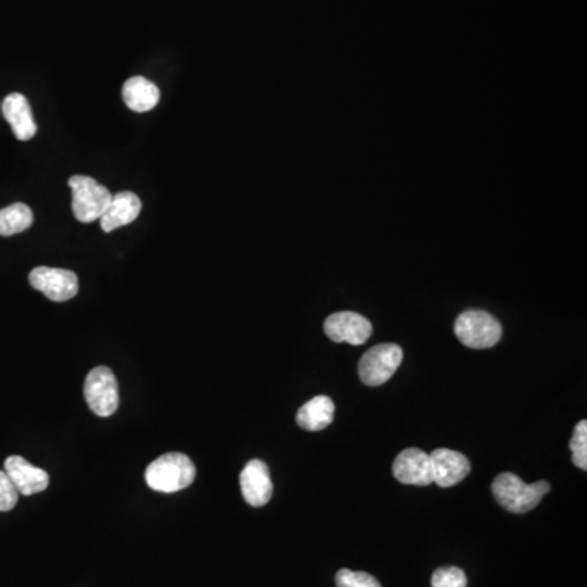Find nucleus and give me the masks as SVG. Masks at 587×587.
I'll list each match as a JSON object with an SVG mask.
<instances>
[{
  "label": "nucleus",
  "mask_w": 587,
  "mask_h": 587,
  "mask_svg": "<svg viewBox=\"0 0 587 587\" xmlns=\"http://www.w3.org/2000/svg\"><path fill=\"white\" fill-rule=\"evenodd\" d=\"M335 403L327 395H318L297 411L296 421L305 431H322L333 423Z\"/></svg>",
  "instance_id": "16"
},
{
  "label": "nucleus",
  "mask_w": 587,
  "mask_h": 587,
  "mask_svg": "<svg viewBox=\"0 0 587 587\" xmlns=\"http://www.w3.org/2000/svg\"><path fill=\"white\" fill-rule=\"evenodd\" d=\"M85 400L97 416L108 418L118 410L120 389L115 374L108 367H95L85 379Z\"/></svg>",
  "instance_id": "6"
},
{
  "label": "nucleus",
  "mask_w": 587,
  "mask_h": 587,
  "mask_svg": "<svg viewBox=\"0 0 587 587\" xmlns=\"http://www.w3.org/2000/svg\"><path fill=\"white\" fill-rule=\"evenodd\" d=\"M240 490L242 496L253 508H261L270 503L273 496L270 468L263 460L253 459L245 465L240 473Z\"/></svg>",
  "instance_id": "9"
},
{
  "label": "nucleus",
  "mask_w": 587,
  "mask_h": 587,
  "mask_svg": "<svg viewBox=\"0 0 587 587\" xmlns=\"http://www.w3.org/2000/svg\"><path fill=\"white\" fill-rule=\"evenodd\" d=\"M123 100L129 110L147 113L154 110L160 102V90L152 80L136 76L126 80L123 85Z\"/></svg>",
  "instance_id": "15"
},
{
  "label": "nucleus",
  "mask_w": 587,
  "mask_h": 587,
  "mask_svg": "<svg viewBox=\"0 0 587 587\" xmlns=\"http://www.w3.org/2000/svg\"><path fill=\"white\" fill-rule=\"evenodd\" d=\"M196 467L185 454L170 452L160 455L146 468V483L159 493H177L195 482Z\"/></svg>",
  "instance_id": "1"
},
{
  "label": "nucleus",
  "mask_w": 587,
  "mask_h": 587,
  "mask_svg": "<svg viewBox=\"0 0 587 587\" xmlns=\"http://www.w3.org/2000/svg\"><path fill=\"white\" fill-rule=\"evenodd\" d=\"M455 336L462 345L472 349H488L501 340L503 328L493 315L483 310H467L455 322Z\"/></svg>",
  "instance_id": "4"
},
{
  "label": "nucleus",
  "mask_w": 587,
  "mask_h": 587,
  "mask_svg": "<svg viewBox=\"0 0 587 587\" xmlns=\"http://www.w3.org/2000/svg\"><path fill=\"white\" fill-rule=\"evenodd\" d=\"M18 491L5 470H0V512H9L17 506Z\"/></svg>",
  "instance_id": "21"
},
{
  "label": "nucleus",
  "mask_w": 587,
  "mask_h": 587,
  "mask_svg": "<svg viewBox=\"0 0 587 587\" xmlns=\"http://www.w3.org/2000/svg\"><path fill=\"white\" fill-rule=\"evenodd\" d=\"M433 587H467V576L457 566L437 568L431 578Z\"/></svg>",
  "instance_id": "19"
},
{
  "label": "nucleus",
  "mask_w": 587,
  "mask_h": 587,
  "mask_svg": "<svg viewBox=\"0 0 587 587\" xmlns=\"http://www.w3.org/2000/svg\"><path fill=\"white\" fill-rule=\"evenodd\" d=\"M429 457L433 465V483H437L441 488L459 485L472 470L467 457L451 449H436Z\"/></svg>",
  "instance_id": "12"
},
{
  "label": "nucleus",
  "mask_w": 587,
  "mask_h": 587,
  "mask_svg": "<svg viewBox=\"0 0 587 587\" xmlns=\"http://www.w3.org/2000/svg\"><path fill=\"white\" fill-rule=\"evenodd\" d=\"M335 581L338 587H382L372 574L364 571L340 570Z\"/></svg>",
  "instance_id": "20"
},
{
  "label": "nucleus",
  "mask_w": 587,
  "mask_h": 587,
  "mask_svg": "<svg viewBox=\"0 0 587 587\" xmlns=\"http://www.w3.org/2000/svg\"><path fill=\"white\" fill-rule=\"evenodd\" d=\"M393 477L403 485L428 486L433 483L431 457L421 449H405L393 462Z\"/></svg>",
  "instance_id": "10"
},
{
  "label": "nucleus",
  "mask_w": 587,
  "mask_h": 587,
  "mask_svg": "<svg viewBox=\"0 0 587 587\" xmlns=\"http://www.w3.org/2000/svg\"><path fill=\"white\" fill-rule=\"evenodd\" d=\"M67 185L72 190V212L77 221L90 224V222L100 221L103 212L110 206V190L98 183L95 178L85 177V175H76L69 178Z\"/></svg>",
  "instance_id": "3"
},
{
  "label": "nucleus",
  "mask_w": 587,
  "mask_h": 587,
  "mask_svg": "<svg viewBox=\"0 0 587 587\" xmlns=\"http://www.w3.org/2000/svg\"><path fill=\"white\" fill-rule=\"evenodd\" d=\"M28 281L33 289L43 292L49 301L53 302L71 301L79 292L77 274L62 268L40 266L31 271Z\"/></svg>",
  "instance_id": "7"
},
{
  "label": "nucleus",
  "mask_w": 587,
  "mask_h": 587,
  "mask_svg": "<svg viewBox=\"0 0 587 587\" xmlns=\"http://www.w3.org/2000/svg\"><path fill=\"white\" fill-rule=\"evenodd\" d=\"M141 209V199L131 191H123V193L113 195L110 206L100 217V226H102L103 232L110 234L113 230L133 224L141 214Z\"/></svg>",
  "instance_id": "14"
},
{
  "label": "nucleus",
  "mask_w": 587,
  "mask_h": 587,
  "mask_svg": "<svg viewBox=\"0 0 587 587\" xmlns=\"http://www.w3.org/2000/svg\"><path fill=\"white\" fill-rule=\"evenodd\" d=\"M402 361L403 349L395 343L374 346L359 361V379L369 387H379L392 379Z\"/></svg>",
  "instance_id": "5"
},
{
  "label": "nucleus",
  "mask_w": 587,
  "mask_h": 587,
  "mask_svg": "<svg viewBox=\"0 0 587 587\" xmlns=\"http://www.w3.org/2000/svg\"><path fill=\"white\" fill-rule=\"evenodd\" d=\"M570 449L573 452V464L581 470L587 468V421H579L571 437Z\"/></svg>",
  "instance_id": "18"
},
{
  "label": "nucleus",
  "mask_w": 587,
  "mask_h": 587,
  "mask_svg": "<svg viewBox=\"0 0 587 587\" xmlns=\"http://www.w3.org/2000/svg\"><path fill=\"white\" fill-rule=\"evenodd\" d=\"M33 226V211L27 204H10L0 209V237L22 234Z\"/></svg>",
  "instance_id": "17"
},
{
  "label": "nucleus",
  "mask_w": 587,
  "mask_h": 587,
  "mask_svg": "<svg viewBox=\"0 0 587 587\" xmlns=\"http://www.w3.org/2000/svg\"><path fill=\"white\" fill-rule=\"evenodd\" d=\"M499 506L514 514H524L539 506L543 496L550 491V483L535 482L532 485L522 482L514 473H501L491 485Z\"/></svg>",
  "instance_id": "2"
},
{
  "label": "nucleus",
  "mask_w": 587,
  "mask_h": 587,
  "mask_svg": "<svg viewBox=\"0 0 587 587\" xmlns=\"http://www.w3.org/2000/svg\"><path fill=\"white\" fill-rule=\"evenodd\" d=\"M325 333L335 343L364 345L372 336V325L356 312H336L325 320Z\"/></svg>",
  "instance_id": "8"
},
{
  "label": "nucleus",
  "mask_w": 587,
  "mask_h": 587,
  "mask_svg": "<svg viewBox=\"0 0 587 587\" xmlns=\"http://www.w3.org/2000/svg\"><path fill=\"white\" fill-rule=\"evenodd\" d=\"M5 121L10 124L18 141H30L36 136V126L30 102L22 93H10L0 105Z\"/></svg>",
  "instance_id": "13"
},
{
  "label": "nucleus",
  "mask_w": 587,
  "mask_h": 587,
  "mask_svg": "<svg viewBox=\"0 0 587 587\" xmlns=\"http://www.w3.org/2000/svg\"><path fill=\"white\" fill-rule=\"evenodd\" d=\"M4 470L17 488L18 495L33 496L49 486V475L43 468L31 465L20 455H10L5 460Z\"/></svg>",
  "instance_id": "11"
}]
</instances>
